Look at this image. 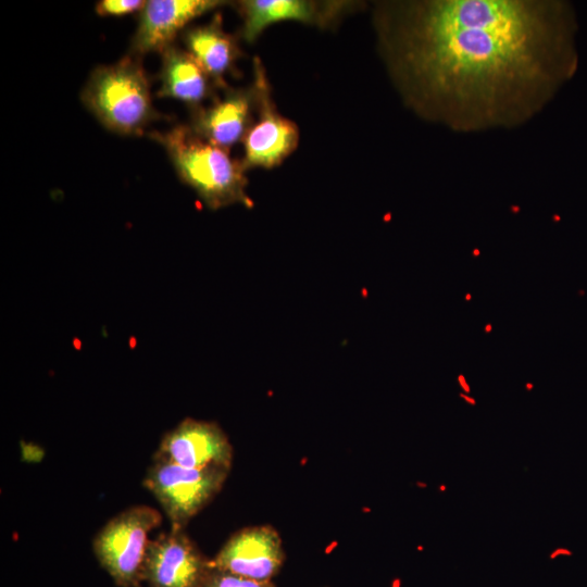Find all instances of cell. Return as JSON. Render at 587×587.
<instances>
[{
	"mask_svg": "<svg viewBox=\"0 0 587 587\" xmlns=\"http://www.w3.org/2000/svg\"><path fill=\"white\" fill-rule=\"evenodd\" d=\"M567 12L552 0L375 4L378 50L403 103L455 133L513 129L572 73Z\"/></svg>",
	"mask_w": 587,
	"mask_h": 587,
	"instance_id": "obj_1",
	"label": "cell"
},
{
	"mask_svg": "<svg viewBox=\"0 0 587 587\" xmlns=\"http://www.w3.org/2000/svg\"><path fill=\"white\" fill-rule=\"evenodd\" d=\"M149 136L164 147L179 178L208 208L217 210L237 203L252 207L246 191V170L241 161L229 157L227 150L185 125H177L168 132H152Z\"/></svg>",
	"mask_w": 587,
	"mask_h": 587,
	"instance_id": "obj_2",
	"label": "cell"
},
{
	"mask_svg": "<svg viewBox=\"0 0 587 587\" xmlns=\"http://www.w3.org/2000/svg\"><path fill=\"white\" fill-rule=\"evenodd\" d=\"M82 100L107 128L122 135H140L159 116L152 107L149 79L136 55L95 68Z\"/></svg>",
	"mask_w": 587,
	"mask_h": 587,
	"instance_id": "obj_3",
	"label": "cell"
},
{
	"mask_svg": "<svg viewBox=\"0 0 587 587\" xmlns=\"http://www.w3.org/2000/svg\"><path fill=\"white\" fill-rule=\"evenodd\" d=\"M161 523L158 510L138 504L113 516L95 536L93 552L117 586L138 587L145 580L148 535Z\"/></svg>",
	"mask_w": 587,
	"mask_h": 587,
	"instance_id": "obj_4",
	"label": "cell"
},
{
	"mask_svg": "<svg viewBox=\"0 0 587 587\" xmlns=\"http://www.w3.org/2000/svg\"><path fill=\"white\" fill-rule=\"evenodd\" d=\"M228 473L221 469H191L153 460L143 485L159 501L171 521V528L185 529L221 491Z\"/></svg>",
	"mask_w": 587,
	"mask_h": 587,
	"instance_id": "obj_5",
	"label": "cell"
},
{
	"mask_svg": "<svg viewBox=\"0 0 587 587\" xmlns=\"http://www.w3.org/2000/svg\"><path fill=\"white\" fill-rule=\"evenodd\" d=\"M253 70L258 90L257 118L242 140L243 158L240 161L246 171L278 166L297 149L300 137L296 123L278 112L259 58H254Z\"/></svg>",
	"mask_w": 587,
	"mask_h": 587,
	"instance_id": "obj_6",
	"label": "cell"
},
{
	"mask_svg": "<svg viewBox=\"0 0 587 587\" xmlns=\"http://www.w3.org/2000/svg\"><path fill=\"white\" fill-rule=\"evenodd\" d=\"M233 455V446L218 424L186 417L163 436L153 460L229 472Z\"/></svg>",
	"mask_w": 587,
	"mask_h": 587,
	"instance_id": "obj_7",
	"label": "cell"
},
{
	"mask_svg": "<svg viewBox=\"0 0 587 587\" xmlns=\"http://www.w3.org/2000/svg\"><path fill=\"white\" fill-rule=\"evenodd\" d=\"M211 559L205 558L185 529L150 540L143 578L150 587H202Z\"/></svg>",
	"mask_w": 587,
	"mask_h": 587,
	"instance_id": "obj_8",
	"label": "cell"
},
{
	"mask_svg": "<svg viewBox=\"0 0 587 587\" xmlns=\"http://www.w3.org/2000/svg\"><path fill=\"white\" fill-rule=\"evenodd\" d=\"M285 562L282 537L271 525H254L233 534L211 559V565L255 580H272Z\"/></svg>",
	"mask_w": 587,
	"mask_h": 587,
	"instance_id": "obj_9",
	"label": "cell"
},
{
	"mask_svg": "<svg viewBox=\"0 0 587 587\" xmlns=\"http://www.w3.org/2000/svg\"><path fill=\"white\" fill-rule=\"evenodd\" d=\"M258 90L251 86L227 89L208 107L192 109L191 129L211 143L229 150L242 141L253 123Z\"/></svg>",
	"mask_w": 587,
	"mask_h": 587,
	"instance_id": "obj_10",
	"label": "cell"
},
{
	"mask_svg": "<svg viewBox=\"0 0 587 587\" xmlns=\"http://www.w3.org/2000/svg\"><path fill=\"white\" fill-rule=\"evenodd\" d=\"M224 3L217 0L147 1L132 41V53L140 57L152 51L162 52L190 21Z\"/></svg>",
	"mask_w": 587,
	"mask_h": 587,
	"instance_id": "obj_11",
	"label": "cell"
},
{
	"mask_svg": "<svg viewBox=\"0 0 587 587\" xmlns=\"http://www.w3.org/2000/svg\"><path fill=\"white\" fill-rule=\"evenodd\" d=\"M348 2L309 0H245L238 2L242 17L241 36L253 42L270 25L297 21L319 27H328L345 13Z\"/></svg>",
	"mask_w": 587,
	"mask_h": 587,
	"instance_id": "obj_12",
	"label": "cell"
},
{
	"mask_svg": "<svg viewBox=\"0 0 587 587\" xmlns=\"http://www.w3.org/2000/svg\"><path fill=\"white\" fill-rule=\"evenodd\" d=\"M183 40L215 86L226 89L224 77L234 70L240 50L236 38L224 30L222 16L215 14L208 24L187 29Z\"/></svg>",
	"mask_w": 587,
	"mask_h": 587,
	"instance_id": "obj_13",
	"label": "cell"
},
{
	"mask_svg": "<svg viewBox=\"0 0 587 587\" xmlns=\"http://www.w3.org/2000/svg\"><path fill=\"white\" fill-rule=\"evenodd\" d=\"M161 53V87L157 96L180 100L191 109L201 107L215 86L208 73L188 51L173 45Z\"/></svg>",
	"mask_w": 587,
	"mask_h": 587,
	"instance_id": "obj_14",
	"label": "cell"
},
{
	"mask_svg": "<svg viewBox=\"0 0 587 587\" xmlns=\"http://www.w3.org/2000/svg\"><path fill=\"white\" fill-rule=\"evenodd\" d=\"M202 587H276L272 580L261 582L215 569L211 565Z\"/></svg>",
	"mask_w": 587,
	"mask_h": 587,
	"instance_id": "obj_15",
	"label": "cell"
},
{
	"mask_svg": "<svg viewBox=\"0 0 587 587\" xmlns=\"http://www.w3.org/2000/svg\"><path fill=\"white\" fill-rule=\"evenodd\" d=\"M147 1L142 0H102L96 11L102 16H118L142 10Z\"/></svg>",
	"mask_w": 587,
	"mask_h": 587,
	"instance_id": "obj_16",
	"label": "cell"
},
{
	"mask_svg": "<svg viewBox=\"0 0 587 587\" xmlns=\"http://www.w3.org/2000/svg\"><path fill=\"white\" fill-rule=\"evenodd\" d=\"M559 554L572 555V551H570L569 549H565V548H558L557 550H554V551L551 553L550 559H554V558L558 557Z\"/></svg>",
	"mask_w": 587,
	"mask_h": 587,
	"instance_id": "obj_17",
	"label": "cell"
},
{
	"mask_svg": "<svg viewBox=\"0 0 587 587\" xmlns=\"http://www.w3.org/2000/svg\"><path fill=\"white\" fill-rule=\"evenodd\" d=\"M458 380H459L461 387L463 388V390L465 392H470V386L466 384L465 378H464V376L462 374H460L458 376Z\"/></svg>",
	"mask_w": 587,
	"mask_h": 587,
	"instance_id": "obj_18",
	"label": "cell"
},
{
	"mask_svg": "<svg viewBox=\"0 0 587 587\" xmlns=\"http://www.w3.org/2000/svg\"><path fill=\"white\" fill-rule=\"evenodd\" d=\"M459 396L461 398H463L465 401H467L470 404H472V405L476 404V401L473 398H471V397H469V396H466V395H464L462 392Z\"/></svg>",
	"mask_w": 587,
	"mask_h": 587,
	"instance_id": "obj_19",
	"label": "cell"
},
{
	"mask_svg": "<svg viewBox=\"0 0 587 587\" xmlns=\"http://www.w3.org/2000/svg\"><path fill=\"white\" fill-rule=\"evenodd\" d=\"M485 329H486V332H490L491 330V325L488 324Z\"/></svg>",
	"mask_w": 587,
	"mask_h": 587,
	"instance_id": "obj_20",
	"label": "cell"
},
{
	"mask_svg": "<svg viewBox=\"0 0 587 587\" xmlns=\"http://www.w3.org/2000/svg\"><path fill=\"white\" fill-rule=\"evenodd\" d=\"M526 388L529 390V389L533 388V385H532V384H527V385H526Z\"/></svg>",
	"mask_w": 587,
	"mask_h": 587,
	"instance_id": "obj_21",
	"label": "cell"
},
{
	"mask_svg": "<svg viewBox=\"0 0 587 587\" xmlns=\"http://www.w3.org/2000/svg\"><path fill=\"white\" fill-rule=\"evenodd\" d=\"M465 298H466V300H470V299H471V295L467 294Z\"/></svg>",
	"mask_w": 587,
	"mask_h": 587,
	"instance_id": "obj_22",
	"label": "cell"
}]
</instances>
